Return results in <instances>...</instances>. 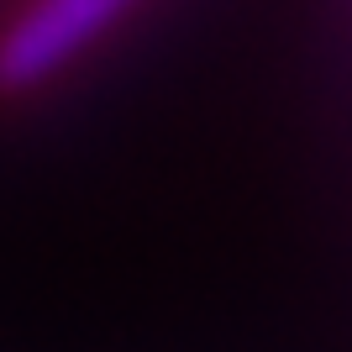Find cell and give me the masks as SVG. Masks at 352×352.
Masks as SVG:
<instances>
[{"label":"cell","instance_id":"cell-1","mask_svg":"<svg viewBox=\"0 0 352 352\" xmlns=\"http://www.w3.org/2000/svg\"><path fill=\"white\" fill-rule=\"evenodd\" d=\"M132 0H32L11 27L0 32V89H32L58 74L85 43L116 27Z\"/></svg>","mask_w":352,"mask_h":352}]
</instances>
